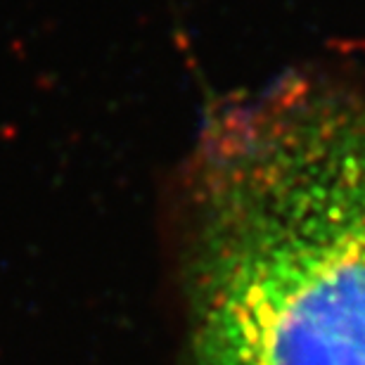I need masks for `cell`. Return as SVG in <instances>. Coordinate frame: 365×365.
<instances>
[{"instance_id": "obj_1", "label": "cell", "mask_w": 365, "mask_h": 365, "mask_svg": "<svg viewBox=\"0 0 365 365\" xmlns=\"http://www.w3.org/2000/svg\"><path fill=\"white\" fill-rule=\"evenodd\" d=\"M197 365H365V112L287 86L225 114L197 176Z\"/></svg>"}]
</instances>
